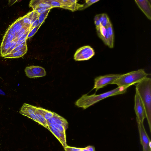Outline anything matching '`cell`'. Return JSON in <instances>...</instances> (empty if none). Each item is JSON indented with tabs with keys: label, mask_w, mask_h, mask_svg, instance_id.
Masks as SVG:
<instances>
[{
	"label": "cell",
	"mask_w": 151,
	"mask_h": 151,
	"mask_svg": "<svg viewBox=\"0 0 151 151\" xmlns=\"http://www.w3.org/2000/svg\"><path fill=\"white\" fill-rule=\"evenodd\" d=\"M136 92L144 105L150 132L151 129V79L146 77L136 84Z\"/></svg>",
	"instance_id": "obj_1"
},
{
	"label": "cell",
	"mask_w": 151,
	"mask_h": 151,
	"mask_svg": "<svg viewBox=\"0 0 151 151\" xmlns=\"http://www.w3.org/2000/svg\"><path fill=\"white\" fill-rule=\"evenodd\" d=\"M127 89L122 87H118L99 94H84L76 101L75 104L78 107L85 109L108 97L124 93L127 91Z\"/></svg>",
	"instance_id": "obj_2"
},
{
	"label": "cell",
	"mask_w": 151,
	"mask_h": 151,
	"mask_svg": "<svg viewBox=\"0 0 151 151\" xmlns=\"http://www.w3.org/2000/svg\"><path fill=\"white\" fill-rule=\"evenodd\" d=\"M148 74L143 69H139L123 74L116 79L112 84L116 85L118 87L128 88L130 86L136 84L147 77Z\"/></svg>",
	"instance_id": "obj_3"
},
{
	"label": "cell",
	"mask_w": 151,
	"mask_h": 151,
	"mask_svg": "<svg viewBox=\"0 0 151 151\" xmlns=\"http://www.w3.org/2000/svg\"><path fill=\"white\" fill-rule=\"evenodd\" d=\"M119 74H109L96 77L94 79V85L92 89L97 91L107 85L112 84L120 75Z\"/></svg>",
	"instance_id": "obj_4"
},
{
	"label": "cell",
	"mask_w": 151,
	"mask_h": 151,
	"mask_svg": "<svg viewBox=\"0 0 151 151\" xmlns=\"http://www.w3.org/2000/svg\"><path fill=\"white\" fill-rule=\"evenodd\" d=\"M95 54L94 49L89 45L84 46L78 49L74 56L76 61L88 60L92 58Z\"/></svg>",
	"instance_id": "obj_5"
},
{
	"label": "cell",
	"mask_w": 151,
	"mask_h": 151,
	"mask_svg": "<svg viewBox=\"0 0 151 151\" xmlns=\"http://www.w3.org/2000/svg\"><path fill=\"white\" fill-rule=\"evenodd\" d=\"M134 100V110L136 115V119L143 123L144 119L146 118L145 110L139 96L136 92Z\"/></svg>",
	"instance_id": "obj_6"
},
{
	"label": "cell",
	"mask_w": 151,
	"mask_h": 151,
	"mask_svg": "<svg viewBox=\"0 0 151 151\" xmlns=\"http://www.w3.org/2000/svg\"><path fill=\"white\" fill-rule=\"evenodd\" d=\"M139 131L140 142L143 146V150L145 151H151V148L149 145L151 141L146 132L143 123L136 119Z\"/></svg>",
	"instance_id": "obj_7"
},
{
	"label": "cell",
	"mask_w": 151,
	"mask_h": 151,
	"mask_svg": "<svg viewBox=\"0 0 151 151\" xmlns=\"http://www.w3.org/2000/svg\"><path fill=\"white\" fill-rule=\"evenodd\" d=\"M25 72L26 76L29 78L44 76L46 72L42 67L37 66H31L26 67Z\"/></svg>",
	"instance_id": "obj_8"
},
{
	"label": "cell",
	"mask_w": 151,
	"mask_h": 151,
	"mask_svg": "<svg viewBox=\"0 0 151 151\" xmlns=\"http://www.w3.org/2000/svg\"><path fill=\"white\" fill-rule=\"evenodd\" d=\"M106 27L107 33L103 41L109 47L112 48L114 46V35L112 25L110 20Z\"/></svg>",
	"instance_id": "obj_9"
},
{
	"label": "cell",
	"mask_w": 151,
	"mask_h": 151,
	"mask_svg": "<svg viewBox=\"0 0 151 151\" xmlns=\"http://www.w3.org/2000/svg\"><path fill=\"white\" fill-rule=\"evenodd\" d=\"M139 8L150 20H151V5L150 1L148 0L134 1Z\"/></svg>",
	"instance_id": "obj_10"
},
{
	"label": "cell",
	"mask_w": 151,
	"mask_h": 151,
	"mask_svg": "<svg viewBox=\"0 0 151 151\" xmlns=\"http://www.w3.org/2000/svg\"><path fill=\"white\" fill-rule=\"evenodd\" d=\"M35 106L24 103L19 113L37 123L35 113Z\"/></svg>",
	"instance_id": "obj_11"
},
{
	"label": "cell",
	"mask_w": 151,
	"mask_h": 151,
	"mask_svg": "<svg viewBox=\"0 0 151 151\" xmlns=\"http://www.w3.org/2000/svg\"><path fill=\"white\" fill-rule=\"evenodd\" d=\"M48 124H58L63 126L66 129L68 126L67 121L64 118L54 112L53 116L47 120Z\"/></svg>",
	"instance_id": "obj_12"
},
{
	"label": "cell",
	"mask_w": 151,
	"mask_h": 151,
	"mask_svg": "<svg viewBox=\"0 0 151 151\" xmlns=\"http://www.w3.org/2000/svg\"><path fill=\"white\" fill-rule=\"evenodd\" d=\"M47 127L48 129L55 137L64 148L67 145L66 144L65 133L56 131L49 126H47Z\"/></svg>",
	"instance_id": "obj_13"
},
{
	"label": "cell",
	"mask_w": 151,
	"mask_h": 151,
	"mask_svg": "<svg viewBox=\"0 0 151 151\" xmlns=\"http://www.w3.org/2000/svg\"><path fill=\"white\" fill-rule=\"evenodd\" d=\"M16 34L13 29L9 27L3 37L1 44L7 42H12L16 38Z\"/></svg>",
	"instance_id": "obj_14"
},
{
	"label": "cell",
	"mask_w": 151,
	"mask_h": 151,
	"mask_svg": "<svg viewBox=\"0 0 151 151\" xmlns=\"http://www.w3.org/2000/svg\"><path fill=\"white\" fill-rule=\"evenodd\" d=\"M25 25L23 22L22 17H21L15 21L10 27L17 34Z\"/></svg>",
	"instance_id": "obj_15"
},
{
	"label": "cell",
	"mask_w": 151,
	"mask_h": 151,
	"mask_svg": "<svg viewBox=\"0 0 151 151\" xmlns=\"http://www.w3.org/2000/svg\"><path fill=\"white\" fill-rule=\"evenodd\" d=\"M35 108L46 120L51 117L53 115L54 112L42 107L35 106Z\"/></svg>",
	"instance_id": "obj_16"
},
{
	"label": "cell",
	"mask_w": 151,
	"mask_h": 151,
	"mask_svg": "<svg viewBox=\"0 0 151 151\" xmlns=\"http://www.w3.org/2000/svg\"><path fill=\"white\" fill-rule=\"evenodd\" d=\"M35 108V113L37 121V123L48 129L47 121L43 116Z\"/></svg>",
	"instance_id": "obj_17"
},
{
	"label": "cell",
	"mask_w": 151,
	"mask_h": 151,
	"mask_svg": "<svg viewBox=\"0 0 151 151\" xmlns=\"http://www.w3.org/2000/svg\"><path fill=\"white\" fill-rule=\"evenodd\" d=\"M96 32L98 36L103 41L107 33V29L101 24L96 27Z\"/></svg>",
	"instance_id": "obj_18"
},
{
	"label": "cell",
	"mask_w": 151,
	"mask_h": 151,
	"mask_svg": "<svg viewBox=\"0 0 151 151\" xmlns=\"http://www.w3.org/2000/svg\"><path fill=\"white\" fill-rule=\"evenodd\" d=\"M27 52V50L15 51L2 57L7 58H20L24 55Z\"/></svg>",
	"instance_id": "obj_19"
},
{
	"label": "cell",
	"mask_w": 151,
	"mask_h": 151,
	"mask_svg": "<svg viewBox=\"0 0 151 151\" xmlns=\"http://www.w3.org/2000/svg\"><path fill=\"white\" fill-rule=\"evenodd\" d=\"M44 2L49 4L52 8L53 7H60L64 8L63 5L61 3L59 0H43Z\"/></svg>",
	"instance_id": "obj_20"
},
{
	"label": "cell",
	"mask_w": 151,
	"mask_h": 151,
	"mask_svg": "<svg viewBox=\"0 0 151 151\" xmlns=\"http://www.w3.org/2000/svg\"><path fill=\"white\" fill-rule=\"evenodd\" d=\"M47 126L50 127L56 131L65 133L66 129L62 125L58 124H48Z\"/></svg>",
	"instance_id": "obj_21"
},
{
	"label": "cell",
	"mask_w": 151,
	"mask_h": 151,
	"mask_svg": "<svg viewBox=\"0 0 151 151\" xmlns=\"http://www.w3.org/2000/svg\"><path fill=\"white\" fill-rule=\"evenodd\" d=\"M11 42H7L1 44V56H3L9 48L11 45Z\"/></svg>",
	"instance_id": "obj_22"
},
{
	"label": "cell",
	"mask_w": 151,
	"mask_h": 151,
	"mask_svg": "<svg viewBox=\"0 0 151 151\" xmlns=\"http://www.w3.org/2000/svg\"><path fill=\"white\" fill-rule=\"evenodd\" d=\"M50 9H49L44 13L39 15L38 19L39 21L40 25H41L44 22Z\"/></svg>",
	"instance_id": "obj_23"
},
{
	"label": "cell",
	"mask_w": 151,
	"mask_h": 151,
	"mask_svg": "<svg viewBox=\"0 0 151 151\" xmlns=\"http://www.w3.org/2000/svg\"><path fill=\"white\" fill-rule=\"evenodd\" d=\"M25 50L27 51V46L26 44V42L17 45L15 47L14 50L12 51L11 53L15 51Z\"/></svg>",
	"instance_id": "obj_24"
},
{
	"label": "cell",
	"mask_w": 151,
	"mask_h": 151,
	"mask_svg": "<svg viewBox=\"0 0 151 151\" xmlns=\"http://www.w3.org/2000/svg\"><path fill=\"white\" fill-rule=\"evenodd\" d=\"M99 0H85V2L83 4V7L81 8L80 9L82 10L86 9L93 4L96 3L99 1Z\"/></svg>",
	"instance_id": "obj_25"
},
{
	"label": "cell",
	"mask_w": 151,
	"mask_h": 151,
	"mask_svg": "<svg viewBox=\"0 0 151 151\" xmlns=\"http://www.w3.org/2000/svg\"><path fill=\"white\" fill-rule=\"evenodd\" d=\"M31 25L26 24L16 34V38L25 33L30 27Z\"/></svg>",
	"instance_id": "obj_26"
},
{
	"label": "cell",
	"mask_w": 151,
	"mask_h": 151,
	"mask_svg": "<svg viewBox=\"0 0 151 151\" xmlns=\"http://www.w3.org/2000/svg\"><path fill=\"white\" fill-rule=\"evenodd\" d=\"M41 26V25H39L38 26L33 28L29 32L27 37V39L33 36L37 32Z\"/></svg>",
	"instance_id": "obj_27"
},
{
	"label": "cell",
	"mask_w": 151,
	"mask_h": 151,
	"mask_svg": "<svg viewBox=\"0 0 151 151\" xmlns=\"http://www.w3.org/2000/svg\"><path fill=\"white\" fill-rule=\"evenodd\" d=\"M109 20V18L107 15L105 13H103V18L101 24L106 27Z\"/></svg>",
	"instance_id": "obj_28"
},
{
	"label": "cell",
	"mask_w": 151,
	"mask_h": 151,
	"mask_svg": "<svg viewBox=\"0 0 151 151\" xmlns=\"http://www.w3.org/2000/svg\"><path fill=\"white\" fill-rule=\"evenodd\" d=\"M17 46L16 42L14 40H13L11 42V45L9 49L3 55H7L10 53Z\"/></svg>",
	"instance_id": "obj_29"
},
{
	"label": "cell",
	"mask_w": 151,
	"mask_h": 151,
	"mask_svg": "<svg viewBox=\"0 0 151 151\" xmlns=\"http://www.w3.org/2000/svg\"><path fill=\"white\" fill-rule=\"evenodd\" d=\"M65 151H82L83 148H78L67 145L64 148Z\"/></svg>",
	"instance_id": "obj_30"
},
{
	"label": "cell",
	"mask_w": 151,
	"mask_h": 151,
	"mask_svg": "<svg viewBox=\"0 0 151 151\" xmlns=\"http://www.w3.org/2000/svg\"><path fill=\"white\" fill-rule=\"evenodd\" d=\"M22 21L24 24H28L31 25V20L27 14L22 17Z\"/></svg>",
	"instance_id": "obj_31"
},
{
	"label": "cell",
	"mask_w": 151,
	"mask_h": 151,
	"mask_svg": "<svg viewBox=\"0 0 151 151\" xmlns=\"http://www.w3.org/2000/svg\"><path fill=\"white\" fill-rule=\"evenodd\" d=\"M51 9L49 8H43V7H40V8H37L35 9H33V10L36 11L38 14L39 15L42 14L45 11H46L47 10Z\"/></svg>",
	"instance_id": "obj_32"
},
{
	"label": "cell",
	"mask_w": 151,
	"mask_h": 151,
	"mask_svg": "<svg viewBox=\"0 0 151 151\" xmlns=\"http://www.w3.org/2000/svg\"><path fill=\"white\" fill-rule=\"evenodd\" d=\"M40 25L38 18L35 20L31 24L29 31L33 28L37 27Z\"/></svg>",
	"instance_id": "obj_33"
},
{
	"label": "cell",
	"mask_w": 151,
	"mask_h": 151,
	"mask_svg": "<svg viewBox=\"0 0 151 151\" xmlns=\"http://www.w3.org/2000/svg\"><path fill=\"white\" fill-rule=\"evenodd\" d=\"M94 22L96 27H98L100 25L101 23L99 19L98 14L96 15L94 17Z\"/></svg>",
	"instance_id": "obj_34"
},
{
	"label": "cell",
	"mask_w": 151,
	"mask_h": 151,
	"mask_svg": "<svg viewBox=\"0 0 151 151\" xmlns=\"http://www.w3.org/2000/svg\"><path fill=\"white\" fill-rule=\"evenodd\" d=\"M27 39H24L22 40H18L16 42L17 45H18L21 44H22L26 42Z\"/></svg>",
	"instance_id": "obj_35"
},
{
	"label": "cell",
	"mask_w": 151,
	"mask_h": 151,
	"mask_svg": "<svg viewBox=\"0 0 151 151\" xmlns=\"http://www.w3.org/2000/svg\"><path fill=\"white\" fill-rule=\"evenodd\" d=\"M89 151H95L94 147L92 146H89L86 147Z\"/></svg>",
	"instance_id": "obj_36"
},
{
	"label": "cell",
	"mask_w": 151,
	"mask_h": 151,
	"mask_svg": "<svg viewBox=\"0 0 151 151\" xmlns=\"http://www.w3.org/2000/svg\"><path fill=\"white\" fill-rule=\"evenodd\" d=\"M17 1V0H9V5L11 6Z\"/></svg>",
	"instance_id": "obj_37"
},
{
	"label": "cell",
	"mask_w": 151,
	"mask_h": 151,
	"mask_svg": "<svg viewBox=\"0 0 151 151\" xmlns=\"http://www.w3.org/2000/svg\"><path fill=\"white\" fill-rule=\"evenodd\" d=\"M82 151H89L86 147L83 148Z\"/></svg>",
	"instance_id": "obj_38"
},
{
	"label": "cell",
	"mask_w": 151,
	"mask_h": 151,
	"mask_svg": "<svg viewBox=\"0 0 151 151\" xmlns=\"http://www.w3.org/2000/svg\"><path fill=\"white\" fill-rule=\"evenodd\" d=\"M0 94L4 95V92H3L2 91H1V89H0Z\"/></svg>",
	"instance_id": "obj_39"
},
{
	"label": "cell",
	"mask_w": 151,
	"mask_h": 151,
	"mask_svg": "<svg viewBox=\"0 0 151 151\" xmlns=\"http://www.w3.org/2000/svg\"><path fill=\"white\" fill-rule=\"evenodd\" d=\"M143 151H145L144 150H143Z\"/></svg>",
	"instance_id": "obj_40"
}]
</instances>
